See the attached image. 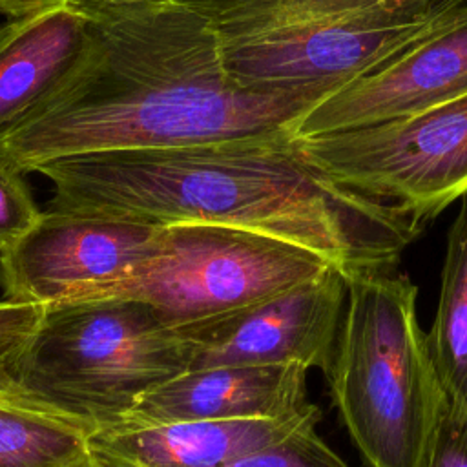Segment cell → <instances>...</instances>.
<instances>
[{
	"label": "cell",
	"instance_id": "14",
	"mask_svg": "<svg viewBox=\"0 0 467 467\" xmlns=\"http://www.w3.org/2000/svg\"><path fill=\"white\" fill-rule=\"evenodd\" d=\"M429 352L447 405L467 416V193L449 226Z\"/></svg>",
	"mask_w": 467,
	"mask_h": 467
},
{
	"label": "cell",
	"instance_id": "3",
	"mask_svg": "<svg viewBox=\"0 0 467 467\" xmlns=\"http://www.w3.org/2000/svg\"><path fill=\"white\" fill-rule=\"evenodd\" d=\"M345 279L325 372L332 403L370 467H423L447 400L418 321V286L394 270Z\"/></svg>",
	"mask_w": 467,
	"mask_h": 467
},
{
	"label": "cell",
	"instance_id": "18",
	"mask_svg": "<svg viewBox=\"0 0 467 467\" xmlns=\"http://www.w3.org/2000/svg\"><path fill=\"white\" fill-rule=\"evenodd\" d=\"M44 306L0 299V394L11 383V370L42 317Z\"/></svg>",
	"mask_w": 467,
	"mask_h": 467
},
{
	"label": "cell",
	"instance_id": "9",
	"mask_svg": "<svg viewBox=\"0 0 467 467\" xmlns=\"http://www.w3.org/2000/svg\"><path fill=\"white\" fill-rule=\"evenodd\" d=\"M347 299V279L319 275L237 314L193 330L190 368L221 365H299L328 370Z\"/></svg>",
	"mask_w": 467,
	"mask_h": 467
},
{
	"label": "cell",
	"instance_id": "10",
	"mask_svg": "<svg viewBox=\"0 0 467 467\" xmlns=\"http://www.w3.org/2000/svg\"><path fill=\"white\" fill-rule=\"evenodd\" d=\"M467 93V2L431 33L314 104L294 139L405 117Z\"/></svg>",
	"mask_w": 467,
	"mask_h": 467
},
{
	"label": "cell",
	"instance_id": "2",
	"mask_svg": "<svg viewBox=\"0 0 467 467\" xmlns=\"http://www.w3.org/2000/svg\"><path fill=\"white\" fill-rule=\"evenodd\" d=\"M49 204L168 226L206 223L305 248L347 275L394 270L421 226L314 168L292 133L179 148L104 150L47 161Z\"/></svg>",
	"mask_w": 467,
	"mask_h": 467
},
{
	"label": "cell",
	"instance_id": "4",
	"mask_svg": "<svg viewBox=\"0 0 467 467\" xmlns=\"http://www.w3.org/2000/svg\"><path fill=\"white\" fill-rule=\"evenodd\" d=\"M193 345L144 301L97 297L44 306L11 370L7 398L89 434L190 368Z\"/></svg>",
	"mask_w": 467,
	"mask_h": 467
},
{
	"label": "cell",
	"instance_id": "15",
	"mask_svg": "<svg viewBox=\"0 0 467 467\" xmlns=\"http://www.w3.org/2000/svg\"><path fill=\"white\" fill-rule=\"evenodd\" d=\"M89 432L0 394V467H62L88 451Z\"/></svg>",
	"mask_w": 467,
	"mask_h": 467
},
{
	"label": "cell",
	"instance_id": "11",
	"mask_svg": "<svg viewBox=\"0 0 467 467\" xmlns=\"http://www.w3.org/2000/svg\"><path fill=\"white\" fill-rule=\"evenodd\" d=\"M316 403L277 416L161 425L117 423L88 436V447L113 467H224L294 432L317 427Z\"/></svg>",
	"mask_w": 467,
	"mask_h": 467
},
{
	"label": "cell",
	"instance_id": "17",
	"mask_svg": "<svg viewBox=\"0 0 467 467\" xmlns=\"http://www.w3.org/2000/svg\"><path fill=\"white\" fill-rule=\"evenodd\" d=\"M40 213L22 173L0 161V254L31 230Z\"/></svg>",
	"mask_w": 467,
	"mask_h": 467
},
{
	"label": "cell",
	"instance_id": "19",
	"mask_svg": "<svg viewBox=\"0 0 467 467\" xmlns=\"http://www.w3.org/2000/svg\"><path fill=\"white\" fill-rule=\"evenodd\" d=\"M423 467H467V416L447 405Z\"/></svg>",
	"mask_w": 467,
	"mask_h": 467
},
{
	"label": "cell",
	"instance_id": "7",
	"mask_svg": "<svg viewBox=\"0 0 467 467\" xmlns=\"http://www.w3.org/2000/svg\"><path fill=\"white\" fill-rule=\"evenodd\" d=\"M294 140L323 175L398 206L421 228L467 193V93L392 120Z\"/></svg>",
	"mask_w": 467,
	"mask_h": 467
},
{
	"label": "cell",
	"instance_id": "20",
	"mask_svg": "<svg viewBox=\"0 0 467 467\" xmlns=\"http://www.w3.org/2000/svg\"><path fill=\"white\" fill-rule=\"evenodd\" d=\"M62 2L66 0H0V13L13 18V16H20L49 5H57Z\"/></svg>",
	"mask_w": 467,
	"mask_h": 467
},
{
	"label": "cell",
	"instance_id": "5",
	"mask_svg": "<svg viewBox=\"0 0 467 467\" xmlns=\"http://www.w3.org/2000/svg\"><path fill=\"white\" fill-rule=\"evenodd\" d=\"M243 86L332 93L441 24L467 0H193Z\"/></svg>",
	"mask_w": 467,
	"mask_h": 467
},
{
	"label": "cell",
	"instance_id": "12",
	"mask_svg": "<svg viewBox=\"0 0 467 467\" xmlns=\"http://www.w3.org/2000/svg\"><path fill=\"white\" fill-rule=\"evenodd\" d=\"M308 403L306 368L299 365H221L188 368L161 383L139 400L124 421L161 425L277 418Z\"/></svg>",
	"mask_w": 467,
	"mask_h": 467
},
{
	"label": "cell",
	"instance_id": "1",
	"mask_svg": "<svg viewBox=\"0 0 467 467\" xmlns=\"http://www.w3.org/2000/svg\"><path fill=\"white\" fill-rule=\"evenodd\" d=\"M86 26L67 73L0 133V161L33 173L104 150L292 133L321 91L255 89L226 69L193 0H66Z\"/></svg>",
	"mask_w": 467,
	"mask_h": 467
},
{
	"label": "cell",
	"instance_id": "8",
	"mask_svg": "<svg viewBox=\"0 0 467 467\" xmlns=\"http://www.w3.org/2000/svg\"><path fill=\"white\" fill-rule=\"evenodd\" d=\"M159 224L49 204L0 254L2 299L42 306L109 296L153 252Z\"/></svg>",
	"mask_w": 467,
	"mask_h": 467
},
{
	"label": "cell",
	"instance_id": "13",
	"mask_svg": "<svg viewBox=\"0 0 467 467\" xmlns=\"http://www.w3.org/2000/svg\"><path fill=\"white\" fill-rule=\"evenodd\" d=\"M86 26L67 2L9 18L0 27V133L73 66Z\"/></svg>",
	"mask_w": 467,
	"mask_h": 467
},
{
	"label": "cell",
	"instance_id": "6",
	"mask_svg": "<svg viewBox=\"0 0 467 467\" xmlns=\"http://www.w3.org/2000/svg\"><path fill=\"white\" fill-rule=\"evenodd\" d=\"M296 244L230 226L181 223L161 228L151 255L109 296L153 306L182 334L275 297L327 270Z\"/></svg>",
	"mask_w": 467,
	"mask_h": 467
},
{
	"label": "cell",
	"instance_id": "21",
	"mask_svg": "<svg viewBox=\"0 0 467 467\" xmlns=\"http://www.w3.org/2000/svg\"><path fill=\"white\" fill-rule=\"evenodd\" d=\"M62 467H113V465L88 447V451L84 454H80L78 458L71 460L69 463H66Z\"/></svg>",
	"mask_w": 467,
	"mask_h": 467
},
{
	"label": "cell",
	"instance_id": "16",
	"mask_svg": "<svg viewBox=\"0 0 467 467\" xmlns=\"http://www.w3.org/2000/svg\"><path fill=\"white\" fill-rule=\"evenodd\" d=\"M224 467H350L316 427H306L292 436L250 452Z\"/></svg>",
	"mask_w": 467,
	"mask_h": 467
}]
</instances>
